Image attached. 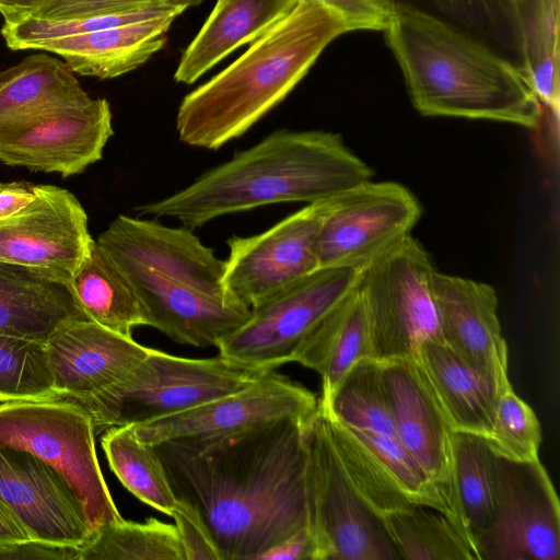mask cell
<instances>
[{"instance_id":"obj_1","label":"cell","mask_w":560,"mask_h":560,"mask_svg":"<svg viewBox=\"0 0 560 560\" xmlns=\"http://www.w3.org/2000/svg\"><path fill=\"white\" fill-rule=\"evenodd\" d=\"M307 419L287 418L202 442L153 445L176 499L202 517L221 560H258L308 526Z\"/></svg>"},{"instance_id":"obj_2","label":"cell","mask_w":560,"mask_h":560,"mask_svg":"<svg viewBox=\"0 0 560 560\" xmlns=\"http://www.w3.org/2000/svg\"><path fill=\"white\" fill-rule=\"evenodd\" d=\"M372 168L338 133L276 130L183 189L139 206L195 230L226 214L281 202H317L370 180Z\"/></svg>"},{"instance_id":"obj_3","label":"cell","mask_w":560,"mask_h":560,"mask_svg":"<svg viewBox=\"0 0 560 560\" xmlns=\"http://www.w3.org/2000/svg\"><path fill=\"white\" fill-rule=\"evenodd\" d=\"M385 32L421 115L539 125L542 105L523 69L443 19L396 2Z\"/></svg>"},{"instance_id":"obj_4","label":"cell","mask_w":560,"mask_h":560,"mask_svg":"<svg viewBox=\"0 0 560 560\" xmlns=\"http://www.w3.org/2000/svg\"><path fill=\"white\" fill-rule=\"evenodd\" d=\"M347 32L335 12L317 1L300 0L236 60L182 100L176 114L178 139L190 147L218 150L242 137Z\"/></svg>"},{"instance_id":"obj_5","label":"cell","mask_w":560,"mask_h":560,"mask_svg":"<svg viewBox=\"0 0 560 560\" xmlns=\"http://www.w3.org/2000/svg\"><path fill=\"white\" fill-rule=\"evenodd\" d=\"M268 372L220 354L190 359L152 349L116 384L90 396L59 399L82 406L100 433L183 412L243 388Z\"/></svg>"},{"instance_id":"obj_6","label":"cell","mask_w":560,"mask_h":560,"mask_svg":"<svg viewBox=\"0 0 560 560\" xmlns=\"http://www.w3.org/2000/svg\"><path fill=\"white\" fill-rule=\"evenodd\" d=\"M91 415L67 399L0 402V445L27 451L56 470L82 506L94 535L121 520L103 477Z\"/></svg>"},{"instance_id":"obj_7","label":"cell","mask_w":560,"mask_h":560,"mask_svg":"<svg viewBox=\"0 0 560 560\" xmlns=\"http://www.w3.org/2000/svg\"><path fill=\"white\" fill-rule=\"evenodd\" d=\"M114 260L139 298L145 326L175 342L217 347L249 316L250 308L226 298L222 273L213 266L184 258L160 260L150 266Z\"/></svg>"},{"instance_id":"obj_8","label":"cell","mask_w":560,"mask_h":560,"mask_svg":"<svg viewBox=\"0 0 560 560\" xmlns=\"http://www.w3.org/2000/svg\"><path fill=\"white\" fill-rule=\"evenodd\" d=\"M435 271L429 253L411 234L362 270L358 288L374 359L415 358L422 343L443 342L432 294Z\"/></svg>"},{"instance_id":"obj_9","label":"cell","mask_w":560,"mask_h":560,"mask_svg":"<svg viewBox=\"0 0 560 560\" xmlns=\"http://www.w3.org/2000/svg\"><path fill=\"white\" fill-rule=\"evenodd\" d=\"M308 526L320 560L400 559L382 518L347 476L319 404L304 422Z\"/></svg>"},{"instance_id":"obj_10","label":"cell","mask_w":560,"mask_h":560,"mask_svg":"<svg viewBox=\"0 0 560 560\" xmlns=\"http://www.w3.org/2000/svg\"><path fill=\"white\" fill-rule=\"evenodd\" d=\"M361 273L352 267H322L268 296L219 342V354L267 371L292 362L306 336L358 288Z\"/></svg>"},{"instance_id":"obj_11","label":"cell","mask_w":560,"mask_h":560,"mask_svg":"<svg viewBox=\"0 0 560 560\" xmlns=\"http://www.w3.org/2000/svg\"><path fill=\"white\" fill-rule=\"evenodd\" d=\"M476 560H559L560 505L539 459L497 455L493 517L475 544Z\"/></svg>"},{"instance_id":"obj_12","label":"cell","mask_w":560,"mask_h":560,"mask_svg":"<svg viewBox=\"0 0 560 560\" xmlns=\"http://www.w3.org/2000/svg\"><path fill=\"white\" fill-rule=\"evenodd\" d=\"M416 196L396 182L366 180L335 196L317 237L322 267L363 270L410 235L421 217Z\"/></svg>"},{"instance_id":"obj_13","label":"cell","mask_w":560,"mask_h":560,"mask_svg":"<svg viewBox=\"0 0 560 560\" xmlns=\"http://www.w3.org/2000/svg\"><path fill=\"white\" fill-rule=\"evenodd\" d=\"M332 198L307 203L261 233L230 237L226 298L250 308L318 269L317 237Z\"/></svg>"},{"instance_id":"obj_14","label":"cell","mask_w":560,"mask_h":560,"mask_svg":"<svg viewBox=\"0 0 560 560\" xmlns=\"http://www.w3.org/2000/svg\"><path fill=\"white\" fill-rule=\"evenodd\" d=\"M318 398L303 385L270 371L230 394L179 413L132 425L147 444L202 442L241 433L273 421L307 419Z\"/></svg>"},{"instance_id":"obj_15","label":"cell","mask_w":560,"mask_h":560,"mask_svg":"<svg viewBox=\"0 0 560 560\" xmlns=\"http://www.w3.org/2000/svg\"><path fill=\"white\" fill-rule=\"evenodd\" d=\"M113 135L108 102L92 98L0 128V162L68 177L100 161Z\"/></svg>"},{"instance_id":"obj_16","label":"cell","mask_w":560,"mask_h":560,"mask_svg":"<svg viewBox=\"0 0 560 560\" xmlns=\"http://www.w3.org/2000/svg\"><path fill=\"white\" fill-rule=\"evenodd\" d=\"M381 362L395 438L438 489L468 542L454 493L450 422L415 358Z\"/></svg>"},{"instance_id":"obj_17","label":"cell","mask_w":560,"mask_h":560,"mask_svg":"<svg viewBox=\"0 0 560 560\" xmlns=\"http://www.w3.org/2000/svg\"><path fill=\"white\" fill-rule=\"evenodd\" d=\"M94 240L75 196L39 185L23 210L0 221V260L54 270L72 278Z\"/></svg>"},{"instance_id":"obj_18","label":"cell","mask_w":560,"mask_h":560,"mask_svg":"<svg viewBox=\"0 0 560 560\" xmlns=\"http://www.w3.org/2000/svg\"><path fill=\"white\" fill-rule=\"evenodd\" d=\"M0 502L31 539L82 547L93 537L67 481L27 451L0 445Z\"/></svg>"},{"instance_id":"obj_19","label":"cell","mask_w":560,"mask_h":560,"mask_svg":"<svg viewBox=\"0 0 560 560\" xmlns=\"http://www.w3.org/2000/svg\"><path fill=\"white\" fill-rule=\"evenodd\" d=\"M432 294L443 342L492 383L500 395L512 387L494 288L436 270Z\"/></svg>"},{"instance_id":"obj_20","label":"cell","mask_w":560,"mask_h":560,"mask_svg":"<svg viewBox=\"0 0 560 560\" xmlns=\"http://www.w3.org/2000/svg\"><path fill=\"white\" fill-rule=\"evenodd\" d=\"M45 346L57 399L90 396L116 384L152 350L91 320L59 327Z\"/></svg>"},{"instance_id":"obj_21","label":"cell","mask_w":560,"mask_h":560,"mask_svg":"<svg viewBox=\"0 0 560 560\" xmlns=\"http://www.w3.org/2000/svg\"><path fill=\"white\" fill-rule=\"evenodd\" d=\"M70 282L54 270L0 260V334L45 342L70 322L90 320Z\"/></svg>"},{"instance_id":"obj_22","label":"cell","mask_w":560,"mask_h":560,"mask_svg":"<svg viewBox=\"0 0 560 560\" xmlns=\"http://www.w3.org/2000/svg\"><path fill=\"white\" fill-rule=\"evenodd\" d=\"M179 13L115 25L42 44L37 50L62 57L72 72L100 79L130 72L158 52Z\"/></svg>"},{"instance_id":"obj_23","label":"cell","mask_w":560,"mask_h":560,"mask_svg":"<svg viewBox=\"0 0 560 560\" xmlns=\"http://www.w3.org/2000/svg\"><path fill=\"white\" fill-rule=\"evenodd\" d=\"M298 3L299 0H217L200 31L183 51L174 80L192 84L238 47L270 31Z\"/></svg>"},{"instance_id":"obj_24","label":"cell","mask_w":560,"mask_h":560,"mask_svg":"<svg viewBox=\"0 0 560 560\" xmlns=\"http://www.w3.org/2000/svg\"><path fill=\"white\" fill-rule=\"evenodd\" d=\"M453 432L490 438L498 399L495 386L442 341L422 343L415 357Z\"/></svg>"},{"instance_id":"obj_25","label":"cell","mask_w":560,"mask_h":560,"mask_svg":"<svg viewBox=\"0 0 560 560\" xmlns=\"http://www.w3.org/2000/svg\"><path fill=\"white\" fill-rule=\"evenodd\" d=\"M373 358L363 295L350 292L301 342L292 362L317 372L322 398H328L349 370Z\"/></svg>"},{"instance_id":"obj_26","label":"cell","mask_w":560,"mask_h":560,"mask_svg":"<svg viewBox=\"0 0 560 560\" xmlns=\"http://www.w3.org/2000/svg\"><path fill=\"white\" fill-rule=\"evenodd\" d=\"M91 100L67 63L47 54L0 70V128Z\"/></svg>"},{"instance_id":"obj_27","label":"cell","mask_w":560,"mask_h":560,"mask_svg":"<svg viewBox=\"0 0 560 560\" xmlns=\"http://www.w3.org/2000/svg\"><path fill=\"white\" fill-rule=\"evenodd\" d=\"M70 283L91 322L126 337H132L135 327L145 326L143 308L130 280L96 241Z\"/></svg>"},{"instance_id":"obj_28","label":"cell","mask_w":560,"mask_h":560,"mask_svg":"<svg viewBox=\"0 0 560 560\" xmlns=\"http://www.w3.org/2000/svg\"><path fill=\"white\" fill-rule=\"evenodd\" d=\"M452 459L456 505L475 555V544L495 510L497 454L486 438L453 432Z\"/></svg>"},{"instance_id":"obj_29","label":"cell","mask_w":560,"mask_h":560,"mask_svg":"<svg viewBox=\"0 0 560 560\" xmlns=\"http://www.w3.org/2000/svg\"><path fill=\"white\" fill-rule=\"evenodd\" d=\"M521 28L523 71L540 104L559 118L560 0H513Z\"/></svg>"},{"instance_id":"obj_30","label":"cell","mask_w":560,"mask_h":560,"mask_svg":"<svg viewBox=\"0 0 560 560\" xmlns=\"http://www.w3.org/2000/svg\"><path fill=\"white\" fill-rule=\"evenodd\" d=\"M108 466L143 503L171 516L177 499L156 448L138 439L132 425L112 427L102 438Z\"/></svg>"},{"instance_id":"obj_31","label":"cell","mask_w":560,"mask_h":560,"mask_svg":"<svg viewBox=\"0 0 560 560\" xmlns=\"http://www.w3.org/2000/svg\"><path fill=\"white\" fill-rule=\"evenodd\" d=\"M382 521L400 559L476 560L457 526L433 508L415 504L392 511Z\"/></svg>"},{"instance_id":"obj_32","label":"cell","mask_w":560,"mask_h":560,"mask_svg":"<svg viewBox=\"0 0 560 560\" xmlns=\"http://www.w3.org/2000/svg\"><path fill=\"white\" fill-rule=\"evenodd\" d=\"M318 401L330 417L350 429L395 436L380 360L365 358L357 362L330 397H318Z\"/></svg>"},{"instance_id":"obj_33","label":"cell","mask_w":560,"mask_h":560,"mask_svg":"<svg viewBox=\"0 0 560 560\" xmlns=\"http://www.w3.org/2000/svg\"><path fill=\"white\" fill-rule=\"evenodd\" d=\"M79 560H184L175 525L154 517L106 524L81 547Z\"/></svg>"},{"instance_id":"obj_34","label":"cell","mask_w":560,"mask_h":560,"mask_svg":"<svg viewBox=\"0 0 560 560\" xmlns=\"http://www.w3.org/2000/svg\"><path fill=\"white\" fill-rule=\"evenodd\" d=\"M319 404V401H318ZM329 435L338 458L362 499L382 518L385 514L415 505L401 492L372 451L324 407Z\"/></svg>"},{"instance_id":"obj_35","label":"cell","mask_w":560,"mask_h":560,"mask_svg":"<svg viewBox=\"0 0 560 560\" xmlns=\"http://www.w3.org/2000/svg\"><path fill=\"white\" fill-rule=\"evenodd\" d=\"M57 398L45 342L0 334V402Z\"/></svg>"},{"instance_id":"obj_36","label":"cell","mask_w":560,"mask_h":560,"mask_svg":"<svg viewBox=\"0 0 560 560\" xmlns=\"http://www.w3.org/2000/svg\"><path fill=\"white\" fill-rule=\"evenodd\" d=\"M348 429L372 451L410 502L433 508L453 522L451 512L438 489L395 436Z\"/></svg>"},{"instance_id":"obj_37","label":"cell","mask_w":560,"mask_h":560,"mask_svg":"<svg viewBox=\"0 0 560 560\" xmlns=\"http://www.w3.org/2000/svg\"><path fill=\"white\" fill-rule=\"evenodd\" d=\"M488 441L498 456L520 462L539 459L540 423L534 410L512 387L499 396L493 429Z\"/></svg>"},{"instance_id":"obj_38","label":"cell","mask_w":560,"mask_h":560,"mask_svg":"<svg viewBox=\"0 0 560 560\" xmlns=\"http://www.w3.org/2000/svg\"><path fill=\"white\" fill-rule=\"evenodd\" d=\"M159 5L170 4L165 0H47L31 16L48 21H74Z\"/></svg>"},{"instance_id":"obj_39","label":"cell","mask_w":560,"mask_h":560,"mask_svg":"<svg viewBox=\"0 0 560 560\" xmlns=\"http://www.w3.org/2000/svg\"><path fill=\"white\" fill-rule=\"evenodd\" d=\"M171 516L179 536L184 560H221L209 528L192 506L177 499Z\"/></svg>"},{"instance_id":"obj_40","label":"cell","mask_w":560,"mask_h":560,"mask_svg":"<svg viewBox=\"0 0 560 560\" xmlns=\"http://www.w3.org/2000/svg\"><path fill=\"white\" fill-rule=\"evenodd\" d=\"M300 1V0H299ZM341 18L349 32L387 27L397 0H314Z\"/></svg>"},{"instance_id":"obj_41","label":"cell","mask_w":560,"mask_h":560,"mask_svg":"<svg viewBox=\"0 0 560 560\" xmlns=\"http://www.w3.org/2000/svg\"><path fill=\"white\" fill-rule=\"evenodd\" d=\"M81 547L27 539L0 545V560H79Z\"/></svg>"},{"instance_id":"obj_42","label":"cell","mask_w":560,"mask_h":560,"mask_svg":"<svg viewBox=\"0 0 560 560\" xmlns=\"http://www.w3.org/2000/svg\"><path fill=\"white\" fill-rule=\"evenodd\" d=\"M258 560H320V555L316 538L306 526L268 549Z\"/></svg>"},{"instance_id":"obj_43","label":"cell","mask_w":560,"mask_h":560,"mask_svg":"<svg viewBox=\"0 0 560 560\" xmlns=\"http://www.w3.org/2000/svg\"><path fill=\"white\" fill-rule=\"evenodd\" d=\"M39 185L0 182V221L26 208L37 196Z\"/></svg>"},{"instance_id":"obj_44","label":"cell","mask_w":560,"mask_h":560,"mask_svg":"<svg viewBox=\"0 0 560 560\" xmlns=\"http://www.w3.org/2000/svg\"><path fill=\"white\" fill-rule=\"evenodd\" d=\"M31 539L15 515L0 502V545Z\"/></svg>"},{"instance_id":"obj_45","label":"cell","mask_w":560,"mask_h":560,"mask_svg":"<svg viewBox=\"0 0 560 560\" xmlns=\"http://www.w3.org/2000/svg\"><path fill=\"white\" fill-rule=\"evenodd\" d=\"M47 0H0V13L4 21L31 16Z\"/></svg>"},{"instance_id":"obj_46","label":"cell","mask_w":560,"mask_h":560,"mask_svg":"<svg viewBox=\"0 0 560 560\" xmlns=\"http://www.w3.org/2000/svg\"><path fill=\"white\" fill-rule=\"evenodd\" d=\"M170 5L188 9L198 5L202 0H165Z\"/></svg>"}]
</instances>
